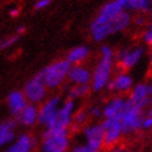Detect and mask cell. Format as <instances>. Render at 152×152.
Returning a JSON list of instances; mask_svg holds the SVG:
<instances>
[{
    "label": "cell",
    "instance_id": "cell-8",
    "mask_svg": "<svg viewBox=\"0 0 152 152\" xmlns=\"http://www.w3.org/2000/svg\"><path fill=\"white\" fill-rule=\"evenodd\" d=\"M42 152H68L69 137L68 135H42Z\"/></svg>",
    "mask_w": 152,
    "mask_h": 152
},
{
    "label": "cell",
    "instance_id": "cell-7",
    "mask_svg": "<svg viewBox=\"0 0 152 152\" xmlns=\"http://www.w3.org/2000/svg\"><path fill=\"white\" fill-rule=\"evenodd\" d=\"M74 109V102L67 100L61 108H58L53 119L45 126L46 129H68L72 124V114Z\"/></svg>",
    "mask_w": 152,
    "mask_h": 152
},
{
    "label": "cell",
    "instance_id": "cell-36",
    "mask_svg": "<svg viewBox=\"0 0 152 152\" xmlns=\"http://www.w3.org/2000/svg\"><path fill=\"white\" fill-rule=\"evenodd\" d=\"M124 152H135V151H131V150H124Z\"/></svg>",
    "mask_w": 152,
    "mask_h": 152
},
{
    "label": "cell",
    "instance_id": "cell-33",
    "mask_svg": "<svg viewBox=\"0 0 152 152\" xmlns=\"http://www.w3.org/2000/svg\"><path fill=\"white\" fill-rule=\"evenodd\" d=\"M110 152H124V150H123V148L116 147V148H111V150H110Z\"/></svg>",
    "mask_w": 152,
    "mask_h": 152
},
{
    "label": "cell",
    "instance_id": "cell-15",
    "mask_svg": "<svg viewBox=\"0 0 152 152\" xmlns=\"http://www.w3.org/2000/svg\"><path fill=\"white\" fill-rule=\"evenodd\" d=\"M125 105V99L124 98H114L110 102H108L104 106L103 111V116L105 119H110V118H116L121 115V111L124 109Z\"/></svg>",
    "mask_w": 152,
    "mask_h": 152
},
{
    "label": "cell",
    "instance_id": "cell-13",
    "mask_svg": "<svg viewBox=\"0 0 152 152\" xmlns=\"http://www.w3.org/2000/svg\"><path fill=\"white\" fill-rule=\"evenodd\" d=\"M7 105H9V110L11 113V115L18 116L21 113V110L27 105V100L22 92L14 90L7 96Z\"/></svg>",
    "mask_w": 152,
    "mask_h": 152
},
{
    "label": "cell",
    "instance_id": "cell-29",
    "mask_svg": "<svg viewBox=\"0 0 152 152\" xmlns=\"http://www.w3.org/2000/svg\"><path fill=\"white\" fill-rule=\"evenodd\" d=\"M89 114H90V115H92L93 118H95V119L103 116V111H102L100 108H98V106H93V108L89 110Z\"/></svg>",
    "mask_w": 152,
    "mask_h": 152
},
{
    "label": "cell",
    "instance_id": "cell-24",
    "mask_svg": "<svg viewBox=\"0 0 152 152\" xmlns=\"http://www.w3.org/2000/svg\"><path fill=\"white\" fill-rule=\"evenodd\" d=\"M119 5L121 6V9H130V10H136L137 9V4L136 0H116Z\"/></svg>",
    "mask_w": 152,
    "mask_h": 152
},
{
    "label": "cell",
    "instance_id": "cell-28",
    "mask_svg": "<svg viewBox=\"0 0 152 152\" xmlns=\"http://www.w3.org/2000/svg\"><path fill=\"white\" fill-rule=\"evenodd\" d=\"M71 152H96L94 150H92L90 147H88L86 143H83V145H77V146H74Z\"/></svg>",
    "mask_w": 152,
    "mask_h": 152
},
{
    "label": "cell",
    "instance_id": "cell-32",
    "mask_svg": "<svg viewBox=\"0 0 152 152\" xmlns=\"http://www.w3.org/2000/svg\"><path fill=\"white\" fill-rule=\"evenodd\" d=\"M10 15H11V16H18V15H19V10L18 9H12L10 11Z\"/></svg>",
    "mask_w": 152,
    "mask_h": 152
},
{
    "label": "cell",
    "instance_id": "cell-31",
    "mask_svg": "<svg viewBox=\"0 0 152 152\" xmlns=\"http://www.w3.org/2000/svg\"><path fill=\"white\" fill-rule=\"evenodd\" d=\"M151 39H152V30H151V26H150V30H147L145 36H143V40H145V42H147V43H151V41H152Z\"/></svg>",
    "mask_w": 152,
    "mask_h": 152
},
{
    "label": "cell",
    "instance_id": "cell-20",
    "mask_svg": "<svg viewBox=\"0 0 152 152\" xmlns=\"http://www.w3.org/2000/svg\"><path fill=\"white\" fill-rule=\"evenodd\" d=\"M89 90V86L86 84V86H77L75 88H73L71 92H69V100H73V99H77V98H80L84 94L88 93Z\"/></svg>",
    "mask_w": 152,
    "mask_h": 152
},
{
    "label": "cell",
    "instance_id": "cell-12",
    "mask_svg": "<svg viewBox=\"0 0 152 152\" xmlns=\"http://www.w3.org/2000/svg\"><path fill=\"white\" fill-rule=\"evenodd\" d=\"M151 93H152V87L151 86L139 84L132 89L129 100L135 103V104H137L140 106V109H145L151 102V99H150Z\"/></svg>",
    "mask_w": 152,
    "mask_h": 152
},
{
    "label": "cell",
    "instance_id": "cell-9",
    "mask_svg": "<svg viewBox=\"0 0 152 152\" xmlns=\"http://www.w3.org/2000/svg\"><path fill=\"white\" fill-rule=\"evenodd\" d=\"M83 135L86 137V145L96 152H102L103 145V137H104V129L102 124H94L89 125L83 129Z\"/></svg>",
    "mask_w": 152,
    "mask_h": 152
},
{
    "label": "cell",
    "instance_id": "cell-3",
    "mask_svg": "<svg viewBox=\"0 0 152 152\" xmlns=\"http://www.w3.org/2000/svg\"><path fill=\"white\" fill-rule=\"evenodd\" d=\"M103 58L98 63L94 74H93V89L102 90L109 83L110 69H111V55L113 52L108 46H104L102 48Z\"/></svg>",
    "mask_w": 152,
    "mask_h": 152
},
{
    "label": "cell",
    "instance_id": "cell-34",
    "mask_svg": "<svg viewBox=\"0 0 152 152\" xmlns=\"http://www.w3.org/2000/svg\"><path fill=\"white\" fill-rule=\"evenodd\" d=\"M16 31H18L19 34H20V32H24V31H25V27H22V26H21V27H18Z\"/></svg>",
    "mask_w": 152,
    "mask_h": 152
},
{
    "label": "cell",
    "instance_id": "cell-27",
    "mask_svg": "<svg viewBox=\"0 0 152 152\" xmlns=\"http://www.w3.org/2000/svg\"><path fill=\"white\" fill-rule=\"evenodd\" d=\"M137 9H141L142 11H148L151 9V0H136Z\"/></svg>",
    "mask_w": 152,
    "mask_h": 152
},
{
    "label": "cell",
    "instance_id": "cell-35",
    "mask_svg": "<svg viewBox=\"0 0 152 152\" xmlns=\"http://www.w3.org/2000/svg\"><path fill=\"white\" fill-rule=\"evenodd\" d=\"M136 24H137V25H141V24H142V19H137V20H136Z\"/></svg>",
    "mask_w": 152,
    "mask_h": 152
},
{
    "label": "cell",
    "instance_id": "cell-2",
    "mask_svg": "<svg viewBox=\"0 0 152 152\" xmlns=\"http://www.w3.org/2000/svg\"><path fill=\"white\" fill-rule=\"evenodd\" d=\"M142 109L137 104L130 100H125L124 109L120 115V125L123 135H130L141 129V119H142Z\"/></svg>",
    "mask_w": 152,
    "mask_h": 152
},
{
    "label": "cell",
    "instance_id": "cell-11",
    "mask_svg": "<svg viewBox=\"0 0 152 152\" xmlns=\"http://www.w3.org/2000/svg\"><path fill=\"white\" fill-rule=\"evenodd\" d=\"M58 105H59V98L58 96H53V98H51V99H48L41 106V109H39V118H37V123L43 125V126H46L53 119L55 114L57 113Z\"/></svg>",
    "mask_w": 152,
    "mask_h": 152
},
{
    "label": "cell",
    "instance_id": "cell-30",
    "mask_svg": "<svg viewBox=\"0 0 152 152\" xmlns=\"http://www.w3.org/2000/svg\"><path fill=\"white\" fill-rule=\"evenodd\" d=\"M50 3H51V0H40V1L36 3L35 9L36 10H40V9H42V7H46L47 5H50Z\"/></svg>",
    "mask_w": 152,
    "mask_h": 152
},
{
    "label": "cell",
    "instance_id": "cell-23",
    "mask_svg": "<svg viewBox=\"0 0 152 152\" xmlns=\"http://www.w3.org/2000/svg\"><path fill=\"white\" fill-rule=\"evenodd\" d=\"M15 121L14 120H6V121H3L0 123V135H3L7 131H12L15 129Z\"/></svg>",
    "mask_w": 152,
    "mask_h": 152
},
{
    "label": "cell",
    "instance_id": "cell-6",
    "mask_svg": "<svg viewBox=\"0 0 152 152\" xmlns=\"http://www.w3.org/2000/svg\"><path fill=\"white\" fill-rule=\"evenodd\" d=\"M100 124L104 129L103 145L105 147H114L120 141L121 136H123L121 125H120V116L105 119Z\"/></svg>",
    "mask_w": 152,
    "mask_h": 152
},
{
    "label": "cell",
    "instance_id": "cell-25",
    "mask_svg": "<svg viewBox=\"0 0 152 152\" xmlns=\"http://www.w3.org/2000/svg\"><path fill=\"white\" fill-rule=\"evenodd\" d=\"M152 126V118H151V110L147 116H142L141 119V129L142 130H150Z\"/></svg>",
    "mask_w": 152,
    "mask_h": 152
},
{
    "label": "cell",
    "instance_id": "cell-4",
    "mask_svg": "<svg viewBox=\"0 0 152 152\" xmlns=\"http://www.w3.org/2000/svg\"><path fill=\"white\" fill-rule=\"evenodd\" d=\"M71 68V63L68 61H61L56 62L48 67H46L42 71V78H43V84L45 87L48 88H56L63 79L67 77V73Z\"/></svg>",
    "mask_w": 152,
    "mask_h": 152
},
{
    "label": "cell",
    "instance_id": "cell-16",
    "mask_svg": "<svg viewBox=\"0 0 152 152\" xmlns=\"http://www.w3.org/2000/svg\"><path fill=\"white\" fill-rule=\"evenodd\" d=\"M68 78L72 82L77 83L78 86H86L88 84V82L90 80V73L86 69V68L82 67H73L69 68V71L67 73Z\"/></svg>",
    "mask_w": 152,
    "mask_h": 152
},
{
    "label": "cell",
    "instance_id": "cell-10",
    "mask_svg": "<svg viewBox=\"0 0 152 152\" xmlns=\"http://www.w3.org/2000/svg\"><path fill=\"white\" fill-rule=\"evenodd\" d=\"M36 139L28 134H21L5 148L4 152H34L36 147Z\"/></svg>",
    "mask_w": 152,
    "mask_h": 152
},
{
    "label": "cell",
    "instance_id": "cell-22",
    "mask_svg": "<svg viewBox=\"0 0 152 152\" xmlns=\"http://www.w3.org/2000/svg\"><path fill=\"white\" fill-rule=\"evenodd\" d=\"M87 119H88V113L86 110H80L75 114L74 118H72V121H74L75 125H82L86 123Z\"/></svg>",
    "mask_w": 152,
    "mask_h": 152
},
{
    "label": "cell",
    "instance_id": "cell-5",
    "mask_svg": "<svg viewBox=\"0 0 152 152\" xmlns=\"http://www.w3.org/2000/svg\"><path fill=\"white\" fill-rule=\"evenodd\" d=\"M24 95L26 100L31 104L40 103L45 99L46 96V87L43 84V78H42V71L36 74V77L32 78L26 83L24 88Z\"/></svg>",
    "mask_w": 152,
    "mask_h": 152
},
{
    "label": "cell",
    "instance_id": "cell-21",
    "mask_svg": "<svg viewBox=\"0 0 152 152\" xmlns=\"http://www.w3.org/2000/svg\"><path fill=\"white\" fill-rule=\"evenodd\" d=\"M15 137H16V136H15L14 130L12 131H7V132H5L3 135H0V150L9 146L10 143L14 141Z\"/></svg>",
    "mask_w": 152,
    "mask_h": 152
},
{
    "label": "cell",
    "instance_id": "cell-19",
    "mask_svg": "<svg viewBox=\"0 0 152 152\" xmlns=\"http://www.w3.org/2000/svg\"><path fill=\"white\" fill-rule=\"evenodd\" d=\"M141 55H142V48H136L135 51H132V52H127L126 53V56L121 59L123 61V66L124 68H130V67H132L137 61L140 59V57H141Z\"/></svg>",
    "mask_w": 152,
    "mask_h": 152
},
{
    "label": "cell",
    "instance_id": "cell-26",
    "mask_svg": "<svg viewBox=\"0 0 152 152\" xmlns=\"http://www.w3.org/2000/svg\"><path fill=\"white\" fill-rule=\"evenodd\" d=\"M18 40H19V36H12L7 40H1L0 41V50H5L7 47H10L11 45H14Z\"/></svg>",
    "mask_w": 152,
    "mask_h": 152
},
{
    "label": "cell",
    "instance_id": "cell-14",
    "mask_svg": "<svg viewBox=\"0 0 152 152\" xmlns=\"http://www.w3.org/2000/svg\"><path fill=\"white\" fill-rule=\"evenodd\" d=\"M37 118H39V109L34 104L27 103V105L18 115V121L24 126H32L37 123Z\"/></svg>",
    "mask_w": 152,
    "mask_h": 152
},
{
    "label": "cell",
    "instance_id": "cell-1",
    "mask_svg": "<svg viewBox=\"0 0 152 152\" xmlns=\"http://www.w3.org/2000/svg\"><path fill=\"white\" fill-rule=\"evenodd\" d=\"M130 21V16L126 12H120L116 15L115 18H111L109 20H105L103 22H92L90 25V31L94 37V40L100 41L105 39L106 36H109L114 32L121 31L123 28H125Z\"/></svg>",
    "mask_w": 152,
    "mask_h": 152
},
{
    "label": "cell",
    "instance_id": "cell-17",
    "mask_svg": "<svg viewBox=\"0 0 152 152\" xmlns=\"http://www.w3.org/2000/svg\"><path fill=\"white\" fill-rule=\"evenodd\" d=\"M108 88L110 90H120V92H126L129 88H131L132 86V79L130 75L126 74H120L119 77H116L113 82L108 83Z\"/></svg>",
    "mask_w": 152,
    "mask_h": 152
},
{
    "label": "cell",
    "instance_id": "cell-18",
    "mask_svg": "<svg viewBox=\"0 0 152 152\" xmlns=\"http://www.w3.org/2000/svg\"><path fill=\"white\" fill-rule=\"evenodd\" d=\"M89 53V50L88 47L86 46H79V47H75L74 50H72L69 52V55L67 57V61L69 63H77V62H80L83 61Z\"/></svg>",
    "mask_w": 152,
    "mask_h": 152
}]
</instances>
